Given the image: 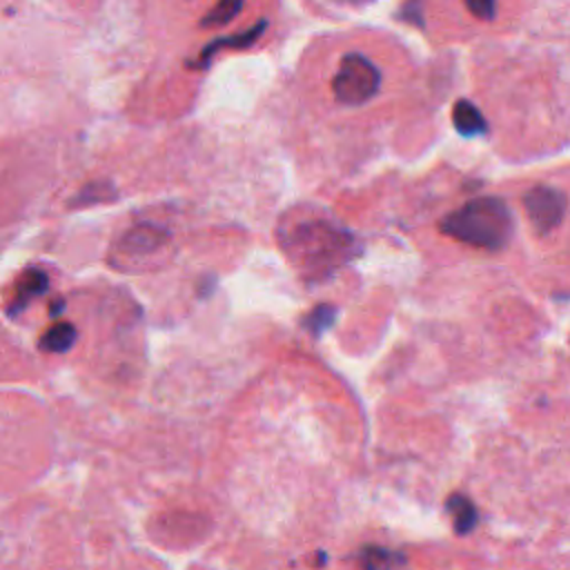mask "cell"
<instances>
[{
  "label": "cell",
  "instance_id": "1",
  "mask_svg": "<svg viewBox=\"0 0 570 570\" xmlns=\"http://www.w3.org/2000/svg\"><path fill=\"white\" fill-rule=\"evenodd\" d=\"M439 229L463 245L497 252L510 243L514 218L503 198L476 196L450 212L439 223Z\"/></svg>",
  "mask_w": 570,
  "mask_h": 570
},
{
  "label": "cell",
  "instance_id": "2",
  "mask_svg": "<svg viewBox=\"0 0 570 570\" xmlns=\"http://www.w3.org/2000/svg\"><path fill=\"white\" fill-rule=\"evenodd\" d=\"M379 85L381 73L376 65L361 53H347L343 56L338 71L334 73L332 91L341 105L358 107L379 91Z\"/></svg>",
  "mask_w": 570,
  "mask_h": 570
},
{
  "label": "cell",
  "instance_id": "3",
  "mask_svg": "<svg viewBox=\"0 0 570 570\" xmlns=\"http://www.w3.org/2000/svg\"><path fill=\"white\" fill-rule=\"evenodd\" d=\"M523 209L537 234L557 229L568 209V196L550 185H537L523 194Z\"/></svg>",
  "mask_w": 570,
  "mask_h": 570
},
{
  "label": "cell",
  "instance_id": "4",
  "mask_svg": "<svg viewBox=\"0 0 570 570\" xmlns=\"http://www.w3.org/2000/svg\"><path fill=\"white\" fill-rule=\"evenodd\" d=\"M265 27H267V20H261V22L252 24V27L245 29V31H238V33H232V36H223V38H216V40L207 42V45L203 47L200 56H198L196 60H191L187 67H191V69H203V67L209 65L212 56L218 53L220 49H245V47L254 45V42L263 36Z\"/></svg>",
  "mask_w": 570,
  "mask_h": 570
},
{
  "label": "cell",
  "instance_id": "5",
  "mask_svg": "<svg viewBox=\"0 0 570 570\" xmlns=\"http://www.w3.org/2000/svg\"><path fill=\"white\" fill-rule=\"evenodd\" d=\"M165 240H167L165 229L154 227V225H136L122 236L120 247L127 254H147V252L158 249Z\"/></svg>",
  "mask_w": 570,
  "mask_h": 570
},
{
  "label": "cell",
  "instance_id": "6",
  "mask_svg": "<svg viewBox=\"0 0 570 570\" xmlns=\"http://www.w3.org/2000/svg\"><path fill=\"white\" fill-rule=\"evenodd\" d=\"M452 122H454L456 131L465 138H474V136H481L485 131V118L470 100H456L454 102Z\"/></svg>",
  "mask_w": 570,
  "mask_h": 570
},
{
  "label": "cell",
  "instance_id": "7",
  "mask_svg": "<svg viewBox=\"0 0 570 570\" xmlns=\"http://www.w3.org/2000/svg\"><path fill=\"white\" fill-rule=\"evenodd\" d=\"M445 510L452 517V525L456 534H468L479 523V512L465 494H450V499L445 501Z\"/></svg>",
  "mask_w": 570,
  "mask_h": 570
},
{
  "label": "cell",
  "instance_id": "8",
  "mask_svg": "<svg viewBox=\"0 0 570 570\" xmlns=\"http://www.w3.org/2000/svg\"><path fill=\"white\" fill-rule=\"evenodd\" d=\"M76 327L71 323H56L51 325L45 334H42V341H40V347L51 352V354H62L67 352L73 343H76Z\"/></svg>",
  "mask_w": 570,
  "mask_h": 570
},
{
  "label": "cell",
  "instance_id": "9",
  "mask_svg": "<svg viewBox=\"0 0 570 570\" xmlns=\"http://www.w3.org/2000/svg\"><path fill=\"white\" fill-rule=\"evenodd\" d=\"M47 289V274L40 269H29L22 274L16 287V305H27L33 296Z\"/></svg>",
  "mask_w": 570,
  "mask_h": 570
},
{
  "label": "cell",
  "instance_id": "10",
  "mask_svg": "<svg viewBox=\"0 0 570 570\" xmlns=\"http://www.w3.org/2000/svg\"><path fill=\"white\" fill-rule=\"evenodd\" d=\"M358 563L363 568H394V566H403L405 557H401V554H396L392 550H385V548L370 546V548L361 550Z\"/></svg>",
  "mask_w": 570,
  "mask_h": 570
},
{
  "label": "cell",
  "instance_id": "11",
  "mask_svg": "<svg viewBox=\"0 0 570 570\" xmlns=\"http://www.w3.org/2000/svg\"><path fill=\"white\" fill-rule=\"evenodd\" d=\"M245 0H218L214 4V9L200 20V27H223L227 22H232L240 9H243Z\"/></svg>",
  "mask_w": 570,
  "mask_h": 570
},
{
  "label": "cell",
  "instance_id": "12",
  "mask_svg": "<svg viewBox=\"0 0 570 570\" xmlns=\"http://www.w3.org/2000/svg\"><path fill=\"white\" fill-rule=\"evenodd\" d=\"M334 316H336V309L332 305H318L305 318V327L318 336L334 323Z\"/></svg>",
  "mask_w": 570,
  "mask_h": 570
},
{
  "label": "cell",
  "instance_id": "13",
  "mask_svg": "<svg viewBox=\"0 0 570 570\" xmlns=\"http://www.w3.org/2000/svg\"><path fill=\"white\" fill-rule=\"evenodd\" d=\"M465 7L481 20H490L494 16V0H465Z\"/></svg>",
  "mask_w": 570,
  "mask_h": 570
}]
</instances>
